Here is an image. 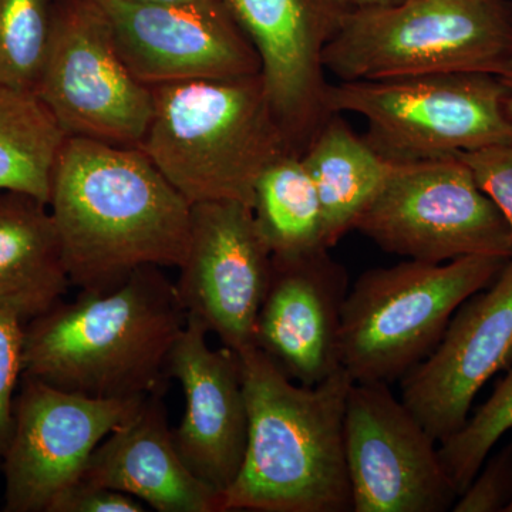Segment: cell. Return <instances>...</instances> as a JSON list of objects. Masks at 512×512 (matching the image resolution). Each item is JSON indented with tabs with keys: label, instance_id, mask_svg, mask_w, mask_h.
Listing matches in <instances>:
<instances>
[{
	"label": "cell",
	"instance_id": "6da1fadb",
	"mask_svg": "<svg viewBox=\"0 0 512 512\" xmlns=\"http://www.w3.org/2000/svg\"><path fill=\"white\" fill-rule=\"evenodd\" d=\"M49 210L82 291H110L141 266L180 268L187 255L191 204L140 147L66 137Z\"/></svg>",
	"mask_w": 512,
	"mask_h": 512
},
{
	"label": "cell",
	"instance_id": "7a4b0ae2",
	"mask_svg": "<svg viewBox=\"0 0 512 512\" xmlns=\"http://www.w3.org/2000/svg\"><path fill=\"white\" fill-rule=\"evenodd\" d=\"M187 311L160 266L82 291L25 325L23 376L83 396L130 399L167 389V363Z\"/></svg>",
	"mask_w": 512,
	"mask_h": 512
},
{
	"label": "cell",
	"instance_id": "3957f363",
	"mask_svg": "<svg viewBox=\"0 0 512 512\" xmlns=\"http://www.w3.org/2000/svg\"><path fill=\"white\" fill-rule=\"evenodd\" d=\"M248 404L241 470L222 512H349L345 407L353 380L343 367L315 386L293 382L252 346L238 353Z\"/></svg>",
	"mask_w": 512,
	"mask_h": 512
},
{
	"label": "cell",
	"instance_id": "277c9868",
	"mask_svg": "<svg viewBox=\"0 0 512 512\" xmlns=\"http://www.w3.org/2000/svg\"><path fill=\"white\" fill-rule=\"evenodd\" d=\"M154 111L138 147L191 205L252 207L256 181L296 154L276 120L261 76L153 87Z\"/></svg>",
	"mask_w": 512,
	"mask_h": 512
},
{
	"label": "cell",
	"instance_id": "5b68a950",
	"mask_svg": "<svg viewBox=\"0 0 512 512\" xmlns=\"http://www.w3.org/2000/svg\"><path fill=\"white\" fill-rule=\"evenodd\" d=\"M512 59L510 0H399L348 10L325 50L339 82L426 74L503 77Z\"/></svg>",
	"mask_w": 512,
	"mask_h": 512
},
{
	"label": "cell",
	"instance_id": "8992f818",
	"mask_svg": "<svg viewBox=\"0 0 512 512\" xmlns=\"http://www.w3.org/2000/svg\"><path fill=\"white\" fill-rule=\"evenodd\" d=\"M510 258L464 256L443 264L406 261L363 272L349 289L340 363L353 382L402 380L433 352L457 309L493 284Z\"/></svg>",
	"mask_w": 512,
	"mask_h": 512
},
{
	"label": "cell",
	"instance_id": "52a82bcc",
	"mask_svg": "<svg viewBox=\"0 0 512 512\" xmlns=\"http://www.w3.org/2000/svg\"><path fill=\"white\" fill-rule=\"evenodd\" d=\"M330 113L356 114L370 146L394 163L512 144L507 87L491 74L447 73L330 84Z\"/></svg>",
	"mask_w": 512,
	"mask_h": 512
},
{
	"label": "cell",
	"instance_id": "ba28073f",
	"mask_svg": "<svg viewBox=\"0 0 512 512\" xmlns=\"http://www.w3.org/2000/svg\"><path fill=\"white\" fill-rule=\"evenodd\" d=\"M355 231L384 252L430 264L512 256L504 215L458 156L400 164Z\"/></svg>",
	"mask_w": 512,
	"mask_h": 512
},
{
	"label": "cell",
	"instance_id": "9c48e42d",
	"mask_svg": "<svg viewBox=\"0 0 512 512\" xmlns=\"http://www.w3.org/2000/svg\"><path fill=\"white\" fill-rule=\"evenodd\" d=\"M35 94L67 137L138 147L153 117V89L128 70L94 0L55 9Z\"/></svg>",
	"mask_w": 512,
	"mask_h": 512
},
{
	"label": "cell",
	"instance_id": "30bf717a",
	"mask_svg": "<svg viewBox=\"0 0 512 512\" xmlns=\"http://www.w3.org/2000/svg\"><path fill=\"white\" fill-rule=\"evenodd\" d=\"M147 397V396H146ZM146 397L97 399L22 376L0 470L6 512H49L80 481L93 451Z\"/></svg>",
	"mask_w": 512,
	"mask_h": 512
},
{
	"label": "cell",
	"instance_id": "8fae6325",
	"mask_svg": "<svg viewBox=\"0 0 512 512\" xmlns=\"http://www.w3.org/2000/svg\"><path fill=\"white\" fill-rule=\"evenodd\" d=\"M437 441L383 383L349 387L345 456L353 512H446L457 488Z\"/></svg>",
	"mask_w": 512,
	"mask_h": 512
},
{
	"label": "cell",
	"instance_id": "7c38bea8",
	"mask_svg": "<svg viewBox=\"0 0 512 512\" xmlns=\"http://www.w3.org/2000/svg\"><path fill=\"white\" fill-rule=\"evenodd\" d=\"M175 282L187 315L235 353L255 346V325L272 254L251 207L235 201L191 205L190 241Z\"/></svg>",
	"mask_w": 512,
	"mask_h": 512
},
{
	"label": "cell",
	"instance_id": "4fadbf2b",
	"mask_svg": "<svg viewBox=\"0 0 512 512\" xmlns=\"http://www.w3.org/2000/svg\"><path fill=\"white\" fill-rule=\"evenodd\" d=\"M261 64L276 120L296 154L328 119L325 50L348 8L340 0H221Z\"/></svg>",
	"mask_w": 512,
	"mask_h": 512
},
{
	"label": "cell",
	"instance_id": "5bb4252c",
	"mask_svg": "<svg viewBox=\"0 0 512 512\" xmlns=\"http://www.w3.org/2000/svg\"><path fill=\"white\" fill-rule=\"evenodd\" d=\"M109 20L121 59L146 86L229 80L261 72L254 47L221 0L144 3L94 0Z\"/></svg>",
	"mask_w": 512,
	"mask_h": 512
},
{
	"label": "cell",
	"instance_id": "9a60e30c",
	"mask_svg": "<svg viewBox=\"0 0 512 512\" xmlns=\"http://www.w3.org/2000/svg\"><path fill=\"white\" fill-rule=\"evenodd\" d=\"M512 359V256L493 284L454 313L440 342L402 382V402L437 443L470 417L485 383Z\"/></svg>",
	"mask_w": 512,
	"mask_h": 512
},
{
	"label": "cell",
	"instance_id": "2e32d148",
	"mask_svg": "<svg viewBox=\"0 0 512 512\" xmlns=\"http://www.w3.org/2000/svg\"><path fill=\"white\" fill-rule=\"evenodd\" d=\"M208 329L195 316L178 336L167 377L183 387V420L174 430L178 453L191 473L215 493L231 487L248 440V404L241 360L234 350L212 349Z\"/></svg>",
	"mask_w": 512,
	"mask_h": 512
},
{
	"label": "cell",
	"instance_id": "e0dca14e",
	"mask_svg": "<svg viewBox=\"0 0 512 512\" xmlns=\"http://www.w3.org/2000/svg\"><path fill=\"white\" fill-rule=\"evenodd\" d=\"M329 251L272 258L271 279L256 318V348L305 386L322 383L342 367L340 328L349 278Z\"/></svg>",
	"mask_w": 512,
	"mask_h": 512
},
{
	"label": "cell",
	"instance_id": "ac0fdd59",
	"mask_svg": "<svg viewBox=\"0 0 512 512\" xmlns=\"http://www.w3.org/2000/svg\"><path fill=\"white\" fill-rule=\"evenodd\" d=\"M164 392L148 394L138 412L101 441L80 481L121 491L158 512H222L221 495L178 453Z\"/></svg>",
	"mask_w": 512,
	"mask_h": 512
},
{
	"label": "cell",
	"instance_id": "d6986e66",
	"mask_svg": "<svg viewBox=\"0 0 512 512\" xmlns=\"http://www.w3.org/2000/svg\"><path fill=\"white\" fill-rule=\"evenodd\" d=\"M70 285L49 205L0 191V311L26 325L62 302Z\"/></svg>",
	"mask_w": 512,
	"mask_h": 512
},
{
	"label": "cell",
	"instance_id": "ffe728a7",
	"mask_svg": "<svg viewBox=\"0 0 512 512\" xmlns=\"http://www.w3.org/2000/svg\"><path fill=\"white\" fill-rule=\"evenodd\" d=\"M301 157L318 192L329 249L355 229L360 215L402 164L380 154L338 113L323 121Z\"/></svg>",
	"mask_w": 512,
	"mask_h": 512
},
{
	"label": "cell",
	"instance_id": "44dd1931",
	"mask_svg": "<svg viewBox=\"0 0 512 512\" xmlns=\"http://www.w3.org/2000/svg\"><path fill=\"white\" fill-rule=\"evenodd\" d=\"M251 210L272 258L329 249L318 192L299 154H286L266 168L256 181Z\"/></svg>",
	"mask_w": 512,
	"mask_h": 512
},
{
	"label": "cell",
	"instance_id": "7402d4cb",
	"mask_svg": "<svg viewBox=\"0 0 512 512\" xmlns=\"http://www.w3.org/2000/svg\"><path fill=\"white\" fill-rule=\"evenodd\" d=\"M66 137L35 93L0 87V191L23 192L49 205Z\"/></svg>",
	"mask_w": 512,
	"mask_h": 512
},
{
	"label": "cell",
	"instance_id": "603a6c76",
	"mask_svg": "<svg viewBox=\"0 0 512 512\" xmlns=\"http://www.w3.org/2000/svg\"><path fill=\"white\" fill-rule=\"evenodd\" d=\"M53 18L52 0H0V87L35 93Z\"/></svg>",
	"mask_w": 512,
	"mask_h": 512
},
{
	"label": "cell",
	"instance_id": "cb8c5ba5",
	"mask_svg": "<svg viewBox=\"0 0 512 512\" xmlns=\"http://www.w3.org/2000/svg\"><path fill=\"white\" fill-rule=\"evenodd\" d=\"M512 430V359L507 373L483 406L453 436L439 444L444 470L458 495L476 477L498 441Z\"/></svg>",
	"mask_w": 512,
	"mask_h": 512
},
{
	"label": "cell",
	"instance_id": "d4e9b609",
	"mask_svg": "<svg viewBox=\"0 0 512 512\" xmlns=\"http://www.w3.org/2000/svg\"><path fill=\"white\" fill-rule=\"evenodd\" d=\"M25 323L0 311V464L13 431L15 393L23 376Z\"/></svg>",
	"mask_w": 512,
	"mask_h": 512
},
{
	"label": "cell",
	"instance_id": "484cf974",
	"mask_svg": "<svg viewBox=\"0 0 512 512\" xmlns=\"http://www.w3.org/2000/svg\"><path fill=\"white\" fill-rule=\"evenodd\" d=\"M512 501V446L488 457L466 490L458 495L454 512H505Z\"/></svg>",
	"mask_w": 512,
	"mask_h": 512
},
{
	"label": "cell",
	"instance_id": "4316f807",
	"mask_svg": "<svg viewBox=\"0 0 512 512\" xmlns=\"http://www.w3.org/2000/svg\"><path fill=\"white\" fill-rule=\"evenodd\" d=\"M458 157L504 215L512 237V144L468 151Z\"/></svg>",
	"mask_w": 512,
	"mask_h": 512
},
{
	"label": "cell",
	"instance_id": "83f0119b",
	"mask_svg": "<svg viewBox=\"0 0 512 512\" xmlns=\"http://www.w3.org/2000/svg\"><path fill=\"white\" fill-rule=\"evenodd\" d=\"M146 504L121 491L77 481L56 498L49 512H144Z\"/></svg>",
	"mask_w": 512,
	"mask_h": 512
},
{
	"label": "cell",
	"instance_id": "f1b7e54d",
	"mask_svg": "<svg viewBox=\"0 0 512 512\" xmlns=\"http://www.w3.org/2000/svg\"><path fill=\"white\" fill-rule=\"evenodd\" d=\"M349 10L380 8V6H389L399 0H340Z\"/></svg>",
	"mask_w": 512,
	"mask_h": 512
},
{
	"label": "cell",
	"instance_id": "f546056e",
	"mask_svg": "<svg viewBox=\"0 0 512 512\" xmlns=\"http://www.w3.org/2000/svg\"><path fill=\"white\" fill-rule=\"evenodd\" d=\"M501 79H503L505 87H507V109L512 119V59L510 66H508L507 72H505Z\"/></svg>",
	"mask_w": 512,
	"mask_h": 512
},
{
	"label": "cell",
	"instance_id": "4dcf8cb0",
	"mask_svg": "<svg viewBox=\"0 0 512 512\" xmlns=\"http://www.w3.org/2000/svg\"><path fill=\"white\" fill-rule=\"evenodd\" d=\"M144 3H170V5H187V3H208L214 0H136Z\"/></svg>",
	"mask_w": 512,
	"mask_h": 512
},
{
	"label": "cell",
	"instance_id": "1f68e13d",
	"mask_svg": "<svg viewBox=\"0 0 512 512\" xmlns=\"http://www.w3.org/2000/svg\"><path fill=\"white\" fill-rule=\"evenodd\" d=\"M505 512H512V501H511V504L508 505L507 511H505Z\"/></svg>",
	"mask_w": 512,
	"mask_h": 512
}]
</instances>
